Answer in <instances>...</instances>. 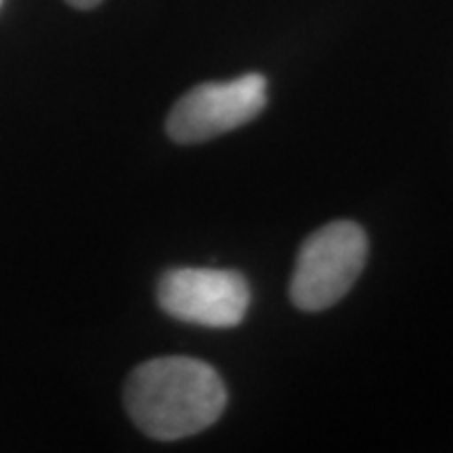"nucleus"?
I'll return each mask as SVG.
<instances>
[{
	"label": "nucleus",
	"instance_id": "5",
	"mask_svg": "<svg viewBox=\"0 0 453 453\" xmlns=\"http://www.w3.org/2000/svg\"><path fill=\"white\" fill-rule=\"evenodd\" d=\"M65 3L72 4L73 9L87 11V9H95V7H97V4H101V0H65Z\"/></svg>",
	"mask_w": 453,
	"mask_h": 453
},
{
	"label": "nucleus",
	"instance_id": "2",
	"mask_svg": "<svg viewBox=\"0 0 453 453\" xmlns=\"http://www.w3.org/2000/svg\"><path fill=\"white\" fill-rule=\"evenodd\" d=\"M367 235L353 220H334L300 246L290 296L300 311H326L355 286L365 267Z\"/></svg>",
	"mask_w": 453,
	"mask_h": 453
},
{
	"label": "nucleus",
	"instance_id": "6",
	"mask_svg": "<svg viewBox=\"0 0 453 453\" xmlns=\"http://www.w3.org/2000/svg\"><path fill=\"white\" fill-rule=\"evenodd\" d=\"M0 3H3V0H0Z\"/></svg>",
	"mask_w": 453,
	"mask_h": 453
},
{
	"label": "nucleus",
	"instance_id": "1",
	"mask_svg": "<svg viewBox=\"0 0 453 453\" xmlns=\"http://www.w3.org/2000/svg\"><path fill=\"white\" fill-rule=\"evenodd\" d=\"M130 420L156 441L194 437L223 416L226 388L212 365L191 357H157L130 372L124 387Z\"/></svg>",
	"mask_w": 453,
	"mask_h": 453
},
{
	"label": "nucleus",
	"instance_id": "3",
	"mask_svg": "<svg viewBox=\"0 0 453 453\" xmlns=\"http://www.w3.org/2000/svg\"><path fill=\"white\" fill-rule=\"evenodd\" d=\"M267 105V78L246 73L206 82L185 93L168 113L166 133L177 143H202L248 124Z\"/></svg>",
	"mask_w": 453,
	"mask_h": 453
},
{
	"label": "nucleus",
	"instance_id": "4",
	"mask_svg": "<svg viewBox=\"0 0 453 453\" xmlns=\"http://www.w3.org/2000/svg\"><path fill=\"white\" fill-rule=\"evenodd\" d=\"M246 277L229 269H170L157 283V303L174 319L203 327H235L250 309Z\"/></svg>",
	"mask_w": 453,
	"mask_h": 453
}]
</instances>
